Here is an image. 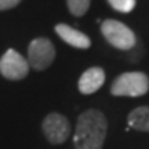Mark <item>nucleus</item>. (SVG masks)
Masks as SVG:
<instances>
[{
    "label": "nucleus",
    "mask_w": 149,
    "mask_h": 149,
    "mask_svg": "<svg viewBox=\"0 0 149 149\" xmlns=\"http://www.w3.org/2000/svg\"><path fill=\"white\" fill-rule=\"evenodd\" d=\"M108 122L97 109L83 112L74 128L73 144L76 149H102L107 138Z\"/></svg>",
    "instance_id": "f257e3e1"
},
{
    "label": "nucleus",
    "mask_w": 149,
    "mask_h": 149,
    "mask_svg": "<svg viewBox=\"0 0 149 149\" xmlns=\"http://www.w3.org/2000/svg\"><path fill=\"white\" fill-rule=\"evenodd\" d=\"M149 91V77L144 72H126L112 83L111 94L116 97H141Z\"/></svg>",
    "instance_id": "f03ea898"
},
{
    "label": "nucleus",
    "mask_w": 149,
    "mask_h": 149,
    "mask_svg": "<svg viewBox=\"0 0 149 149\" xmlns=\"http://www.w3.org/2000/svg\"><path fill=\"white\" fill-rule=\"evenodd\" d=\"M101 32L108 42L119 50H130L137 43L133 31L116 19H105L101 24Z\"/></svg>",
    "instance_id": "7ed1b4c3"
},
{
    "label": "nucleus",
    "mask_w": 149,
    "mask_h": 149,
    "mask_svg": "<svg viewBox=\"0 0 149 149\" xmlns=\"http://www.w3.org/2000/svg\"><path fill=\"white\" fill-rule=\"evenodd\" d=\"M55 48L46 37H37L28 47V64L35 70H44L53 64Z\"/></svg>",
    "instance_id": "20e7f679"
},
{
    "label": "nucleus",
    "mask_w": 149,
    "mask_h": 149,
    "mask_svg": "<svg viewBox=\"0 0 149 149\" xmlns=\"http://www.w3.org/2000/svg\"><path fill=\"white\" fill-rule=\"evenodd\" d=\"M43 134L47 141L53 145L64 144L70 135L69 120L61 113H50L44 117L42 124Z\"/></svg>",
    "instance_id": "39448f33"
},
{
    "label": "nucleus",
    "mask_w": 149,
    "mask_h": 149,
    "mask_svg": "<svg viewBox=\"0 0 149 149\" xmlns=\"http://www.w3.org/2000/svg\"><path fill=\"white\" fill-rule=\"evenodd\" d=\"M29 64L15 50H7L0 58V73L8 80H21L28 76Z\"/></svg>",
    "instance_id": "423d86ee"
},
{
    "label": "nucleus",
    "mask_w": 149,
    "mask_h": 149,
    "mask_svg": "<svg viewBox=\"0 0 149 149\" xmlns=\"http://www.w3.org/2000/svg\"><path fill=\"white\" fill-rule=\"evenodd\" d=\"M105 83V72L100 66L87 69L79 79V91L81 94H93Z\"/></svg>",
    "instance_id": "0eeeda50"
},
{
    "label": "nucleus",
    "mask_w": 149,
    "mask_h": 149,
    "mask_svg": "<svg viewBox=\"0 0 149 149\" xmlns=\"http://www.w3.org/2000/svg\"><path fill=\"white\" fill-rule=\"evenodd\" d=\"M55 32L65 43L76 48H88L91 46V42L88 36H86L83 32L76 31L69 25L65 24H58L55 25Z\"/></svg>",
    "instance_id": "6e6552de"
},
{
    "label": "nucleus",
    "mask_w": 149,
    "mask_h": 149,
    "mask_svg": "<svg viewBox=\"0 0 149 149\" xmlns=\"http://www.w3.org/2000/svg\"><path fill=\"white\" fill-rule=\"evenodd\" d=\"M128 126L134 130L149 133V107H138L130 112L127 117Z\"/></svg>",
    "instance_id": "1a4fd4ad"
},
{
    "label": "nucleus",
    "mask_w": 149,
    "mask_h": 149,
    "mask_svg": "<svg viewBox=\"0 0 149 149\" xmlns=\"http://www.w3.org/2000/svg\"><path fill=\"white\" fill-rule=\"evenodd\" d=\"M90 1L91 0H66L70 14H73L74 17L84 15L90 7Z\"/></svg>",
    "instance_id": "9d476101"
},
{
    "label": "nucleus",
    "mask_w": 149,
    "mask_h": 149,
    "mask_svg": "<svg viewBox=\"0 0 149 149\" xmlns=\"http://www.w3.org/2000/svg\"><path fill=\"white\" fill-rule=\"evenodd\" d=\"M108 3L119 13H130L135 7V0H108Z\"/></svg>",
    "instance_id": "9b49d317"
},
{
    "label": "nucleus",
    "mask_w": 149,
    "mask_h": 149,
    "mask_svg": "<svg viewBox=\"0 0 149 149\" xmlns=\"http://www.w3.org/2000/svg\"><path fill=\"white\" fill-rule=\"evenodd\" d=\"M21 0H0V10H8L19 4Z\"/></svg>",
    "instance_id": "f8f14e48"
}]
</instances>
